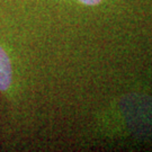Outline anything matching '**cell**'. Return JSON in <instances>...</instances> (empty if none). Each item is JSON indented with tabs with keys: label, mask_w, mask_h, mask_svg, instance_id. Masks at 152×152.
Here are the masks:
<instances>
[{
	"label": "cell",
	"mask_w": 152,
	"mask_h": 152,
	"mask_svg": "<svg viewBox=\"0 0 152 152\" xmlns=\"http://www.w3.org/2000/svg\"><path fill=\"white\" fill-rule=\"evenodd\" d=\"M12 64L9 54L0 45V91L8 94L12 87Z\"/></svg>",
	"instance_id": "cell-1"
},
{
	"label": "cell",
	"mask_w": 152,
	"mask_h": 152,
	"mask_svg": "<svg viewBox=\"0 0 152 152\" xmlns=\"http://www.w3.org/2000/svg\"><path fill=\"white\" fill-rule=\"evenodd\" d=\"M78 1L87 6H97L102 2V0H78Z\"/></svg>",
	"instance_id": "cell-2"
}]
</instances>
